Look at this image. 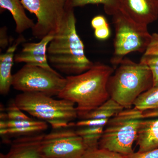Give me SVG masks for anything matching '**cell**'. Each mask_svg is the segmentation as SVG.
I'll return each instance as SVG.
<instances>
[{
    "label": "cell",
    "instance_id": "cell-1",
    "mask_svg": "<svg viewBox=\"0 0 158 158\" xmlns=\"http://www.w3.org/2000/svg\"><path fill=\"white\" fill-rule=\"evenodd\" d=\"M74 9H65L60 29L48 47V59L52 68L67 76L90 69L94 63L85 54V46L77 32Z\"/></svg>",
    "mask_w": 158,
    "mask_h": 158
},
{
    "label": "cell",
    "instance_id": "cell-2",
    "mask_svg": "<svg viewBox=\"0 0 158 158\" xmlns=\"http://www.w3.org/2000/svg\"><path fill=\"white\" fill-rule=\"evenodd\" d=\"M114 70L112 66L94 63L90 69L83 73L65 77V86L57 97L75 103L78 118L110 98L108 82Z\"/></svg>",
    "mask_w": 158,
    "mask_h": 158
},
{
    "label": "cell",
    "instance_id": "cell-3",
    "mask_svg": "<svg viewBox=\"0 0 158 158\" xmlns=\"http://www.w3.org/2000/svg\"><path fill=\"white\" fill-rule=\"evenodd\" d=\"M153 85L147 65L125 58L110 76L107 88L110 98L127 109L132 107L136 99Z\"/></svg>",
    "mask_w": 158,
    "mask_h": 158
},
{
    "label": "cell",
    "instance_id": "cell-4",
    "mask_svg": "<svg viewBox=\"0 0 158 158\" xmlns=\"http://www.w3.org/2000/svg\"><path fill=\"white\" fill-rule=\"evenodd\" d=\"M14 100L21 110L45 122L53 129L66 127L78 118L76 105L64 99H56L42 93L22 92Z\"/></svg>",
    "mask_w": 158,
    "mask_h": 158
},
{
    "label": "cell",
    "instance_id": "cell-5",
    "mask_svg": "<svg viewBox=\"0 0 158 158\" xmlns=\"http://www.w3.org/2000/svg\"><path fill=\"white\" fill-rule=\"evenodd\" d=\"M147 118L144 111L135 107L124 109L109 119L99 142V148L125 156L134 152L139 124Z\"/></svg>",
    "mask_w": 158,
    "mask_h": 158
},
{
    "label": "cell",
    "instance_id": "cell-6",
    "mask_svg": "<svg viewBox=\"0 0 158 158\" xmlns=\"http://www.w3.org/2000/svg\"><path fill=\"white\" fill-rule=\"evenodd\" d=\"M112 16L115 36L110 62L116 69L127 54L133 52L144 53L150 42L152 35L147 26L135 22L120 9Z\"/></svg>",
    "mask_w": 158,
    "mask_h": 158
},
{
    "label": "cell",
    "instance_id": "cell-7",
    "mask_svg": "<svg viewBox=\"0 0 158 158\" xmlns=\"http://www.w3.org/2000/svg\"><path fill=\"white\" fill-rule=\"evenodd\" d=\"M65 81V77L55 69L25 64L13 75L12 87L23 93H40L58 96Z\"/></svg>",
    "mask_w": 158,
    "mask_h": 158
},
{
    "label": "cell",
    "instance_id": "cell-8",
    "mask_svg": "<svg viewBox=\"0 0 158 158\" xmlns=\"http://www.w3.org/2000/svg\"><path fill=\"white\" fill-rule=\"evenodd\" d=\"M75 123L53 129L41 141L43 158H80L87 149L83 139L73 128Z\"/></svg>",
    "mask_w": 158,
    "mask_h": 158
},
{
    "label": "cell",
    "instance_id": "cell-9",
    "mask_svg": "<svg viewBox=\"0 0 158 158\" xmlns=\"http://www.w3.org/2000/svg\"><path fill=\"white\" fill-rule=\"evenodd\" d=\"M65 1L21 0L25 9L37 18V22L31 30L34 37L41 40L58 32L65 15Z\"/></svg>",
    "mask_w": 158,
    "mask_h": 158
},
{
    "label": "cell",
    "instance_id": "cell-10",
    "mask_svg": "<svg viewBox=\"0 0 158 158\" xmlns=\"http://www.w3.org/2000/svg\"><path fill=\"white\" fill-rule=\"evenodd\" d=\"M120 10L135 22L148 26L158 19V0H120Z\"/></svg>",
    "mask_w": 158,
    "mask_h": 158
},
{
    "label": "cell",
    "instance_id": "cell-11",
    "mask_svg": "<svg viewBox=\"0 0 158 158\" xmlns=\"http://www.w3.org/2000/svg\"><path fill=\"white\" fill-rule=\"evenodd\" d=\"M53 37L52 35L46 36L39 42L23 43L22 44V48L19 52L15 55L14 62H24L54 70L55 69L49 63L47 55L48 47Z\"/></svg>",
    "mask_w": 158,
    "mask_h": 158
},
{
    "label": "cell",
    "instance_id": "cell-12",
    "mask_svg": "<svg viewBox=\"0 0 158 158\" xmlns=\"http://www.w3.org/2000/svg\"><path fill=\"white\" fill-rule=\"evenodd\" d=\"M43 132L18 137L12 141L8 153L1 158H43L41 152Z\"/></svg>",
    "mask_w": 158,
    "mask_h": 158
},
{
    "label": "cell",
    "instance_id": "cell-13",
    "mask_svg": "<svg viewBox=\"0 0 158 158\" xmlns=\"http://www.w3.org/2000/svg\"><path fill=\"white\" fill-rule=\"evenodd\" d=\"M25 38L22 34L19 36L10 46L6 52L0 56V94L6 95L10 91L12 86L13 75L11 69L14 61L15 52L20 44L25 42Z\"/></svg>",
    "mask_w": 158,
    "mask_h": 158
},
{
    "label": "cell",
    "instance_id": "cell-14",
    "mask_svg": "<svg viewBox=\"0 0 158 158\" xmlns=\"http://www.w3.org/2000/svg\"><path fill=\"white\" fill-rule=\"evenodd\" d=\"M136 141L138 152H147L158 149V118H144L141 120Z\"/></svg>",
    "mask_w": 158,
    "mask_h": 158
},
{
    "label": "cell",
    "instance_id": "cell-15",
    "mask_svg": "<svg viewBox=\"0 0 158 158\" xmlns=\"http://www.w3.org/2000/svg\"><path fill=\"white\" fill-rule=\"evenodd\" d=\"M1 11L7 10L11 13L15 24V32L22 34L25 31L33 28L35 23L27 16L21 0H0Z\"/></svg>",
    "mask_w": 158,
    "mask_h": 158
},
{
    "label": "cell",
    "instance_id": "cell-16",
    "mask_svg": "<svg viewBox=\"0 0 158 158\" xmlns=\"http://www.w3.org/2000/svg\"><path fill=\"white\" fill-rule=\"evenodd\" d=\"M140 63L150 69L153 79V87L158 86V33L152 34L150 42L143 53Z\"/></svg>",
    "mask_w": 158,
    "mask_h": 158
},
{
    "label": "cell",
    "instance_id": "cell-17",
    "mask_svg": "<svg viewBox=\"0 0 158 158\" xmlns=\"http://www.w3.org/2000/svg\"><path fill=\"white\" fill-rule=\"evenodd\" d=\"M113 99L110 98L98 107L79 116L80 119L89 118H110L124 110Z\"/></svg>",
    "mask_w": 158,
    "mask_h": 158
},
{
    "label": "cell",
    "instance_id": "cell-18",
    "mask_svg": "<svg viewBox=\"0 0 158 158\" xmlns=\"http://www.w3.org/2000/svg\"><path fill=\"white\" fill-rule=\"evenodd\" d=\"M89 4H102L107 14L113 15L120 9V0H66L65 9H73Z\"/></svg>",
    "mask_w": 158,
    "mask_h": 158
},
{
    "label": "cell",
    "instance_id": "cell-19",
    "mask_svg": "<svg viewBox=\"0 0 158 158\" xmlns=\"http://www.w3.org/2000/svg\"><path fill=\"white\" fill-rule=\"evenodd\" d=\"M48 123L45 122L39 125L0 129V134L3 141L6 142V141H9V138L11 137H16L18 138L21 136L42 133L44 131L47 129L48 128Z\"/></svg>",
    "mask_w": 158,
    "mask_h": 158
},
{
    "label": "cell",
    "instance_id": "cell-20",
    "mask_svg": "<svg viewBox=\"0 0 158 158\" xmlns=\"http://www.w3.org/2000/svg\"><path fill=\"white\" fill-rule=\"evenodd\" d=\"M105 128L83 127H78L76 131L81 137L87 149L99 147V142L103 133Z\"/></svg>",
    "mask_w": 158,
    "mask_h": 158
},
{
    "label": "cell",
    "instance_id": "cell-21",
    "mask_svg": "<svg viewBox=\"0 0 158 158\" xmlns=\"http://www.w3.org/2000/svg\"><path fill=\"white\" fill-rule=\"evenodd\" d=\"M134 107L142 111L158 110V86L142 94L134 103Z\"/></svg>",
    "mask_w": 158,
    "mask_h": 158
},
{
    "label": "cell",
    "instance_id": "cell-22",
    "mask_svg": "<svg viewBox=\"0 0 158 158\" xmlns=\"http://www.w3.org/2000/svg\"><path fill=\"white\" fill-rule=\"evenodd\" d=\"M80 158H127L126 156L105 148L87 149Z\"/></svg>",
    "mask_w": 158,
    "mask_h": 158
},
{
    "label": "cell",
    "instance_id": "cell-23",
    "mask_svg": "<svg viewBox=\"0 0 158 158\" xmlns=\"http://www.w3.org/2000/svg\"><path fill=\"white\" fill-rule=\"evenodd\" d=\"M6 110L7 120L21 121L33 119V118L27 116L23 111L17 106L14 100L9 103Z\"/></svg>",
    "mask_w": 158,
    "mask_h": 158
},
{
    "label": "cell",
    "instance_id": "cell-24",
    "mask_svg": "<svg viewBox=\"0 0 158 158\" xmlns=\"http://www.w3.org/2000/svg\"><path fill=\"white\" fill-rule=\"evenodd\" d=\"M110 118H89L80 119L75 123L77 127H106Z\"/></svg>",
    "mask_w": 158,
    "mask_h": 158
},
{
    "label": "cell",
    "instance_id": "cell-25",
    "mask_svg": "<svg viewBox=\"0 0 158 158\" xmlns=\"http://www.w3.org/2000/svg\"><path fill=\"white\" fill-rule=\"evenodd\" d=\"M126 156L127 158H158V148L147 152H134Z\"/></svg>",
    "mask_w": 158,
    "mask_h": 158
},
{
    "label": "cell",
    "instance_id": "cell-26",
    "mask_svg": "<svg viewBox=\"0 0 158 158\" xmlns=\"http://www.w3.org/2000/svg\"><path fill=\"white\" fill-rule=\"evenodd\" d=\"M94 36L97 39L100 40H105L108 39L110 35V30L109 25L94 30Z\"/></svg>",
    "mask_w": 158,
    "mask_h": 158
},
{
    "label": "cell",
    "instance_id": "cell-27",
    "mask_svg": "<svg viewBox=\"0 0 158 158\" xmlns=\"http://www.w3.org/2000/svg\"><path fill=\"white\" fill-rule=\"evenodd\" d=\"M109 25L106 18L102 15L95 16L91 21V27L94 30Z\"/></svg>",
    "mask_w": 158,
    "mask_h": 158
},
{
    "label": "cell",
    "instance_id": "cell-28",
    "mask_svg": "<svg viewBox=\"0 0 158 158\" xmlns=\"http://www.w3.org/2000/svg\"><path fill=\"white\" fill-rule=\"evenodd\" d=\"M9 44V39L7 34V28L6 26L0 29V47L1 50L7 48Z\"/></svg>",
    "mask_w": 158,
    "mask_h": 158
}]
</instances>
